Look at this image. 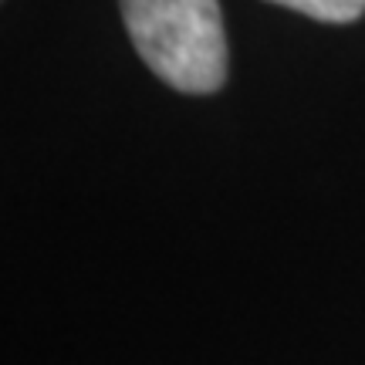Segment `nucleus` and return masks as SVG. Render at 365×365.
<instances>
[{"instance_id": "f03ea898", "label": "nucleus", "mask_w": 365, "mask_h": 365, "mask_svg": "<svg viewBox=\"0 0 365 365\" xmlns=\"http://www.w3.org/2000/svg\"><path fill=\"white\" fill-rule=\"evenodd\" d=\"M267 4L291 7V11L314 17V21H325V24H349V21H359L365 14V0H267Z\"/></svg>"}, {"instance_id": "f257e3e1", "label": "nucleus", "mask_w": 365, "mask_h": 365, "mask_svg": "<svg viewBox=\"0 0 365 365\" xmlns=\"http://www.w3.org/2000/svg\"><path fill=\"white\" fill-rule=\"evenodd\" d=\"M122 21L149 71L186 95H210L227 81L220 0H118Z\"/></svg>"}]
</instances>
